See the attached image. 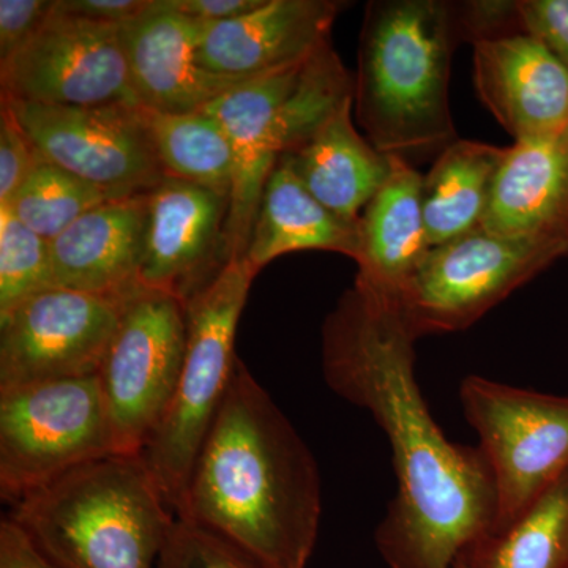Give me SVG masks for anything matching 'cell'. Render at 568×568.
<instances>
[{
	"label": "cell",
	"instance_id": "1",
	"mask_svg": "<svg viewBox=\"0 0 568 568\" xmlns=\"http://www.w3.org/2000/svg\"><path fill=\"white\" fill-rule=\"evenodd\" d=\"M417 338L395 302L354 283L323 324L325 383L386 433L396 495L375 544L387 568H455L495 526V474L480 447L444 435L416 376Z\"/></svg>",
	"mask_w": 568,
	"mask_h": 568
},
{
	"label": "cell",
	"instance_id": "2",
	"mask_svg": "<svg viewBox=\"0 0 568 568\" xmlns=\"http://www.w3.org/2000/svg\"><path fill=\"white\" fill-rule=\"evenodd\" d=\"M321 515L312 450L239 358L175 517L227 538L268 568H306Z\"/></svg>",
	"mask_w": 568,
	"mask_h": 568
},
{
	"label": "cell",
	"instance_id": "3",
	"mask_svg": "<svg viewBox=\"0 0 568 568\" xmlns=\"http://www.w3.org/2000/svg\"><path fill=\"white\" fill-rule=\"evenodd\" d=\"M452 3L375 0L365 9L354 108L366 140L386 155L457 141L450 111Z\"/></svg>",
	"mask_w": 568,
	"mask_h": 568
},
{
	"label": "cell",
	"instance_id": "4",
	"mask_svg": "<svg viewBox=\"0 0 568 568\" xmlns=\"http://www.w3.org/2000/svg\"><path fill=\"white\" fill-rule=\"evenodd\" d=\"M9 517L59 568H156L175 514L141 455H110L29 493Z\"/></svg>",
	"mask_w": 568,
	"mask_h": 568
},
{
	"label": "cell",
	"instance_id": "5",
	"mask_svg": "<svg viewBox=\"0 0 568 568\" xmlns=\"http://www.w3.org/2000/svg\"><path fill=\"white\" fill-rule=\"evenodd\" d=\"M354 78L332 41L306 61L235 85L204 108L230 138L234 183L226 220L231 261L244 260L276 163L304 144L345 100Z\"/></svg>",
	"mask_w": 568,
	"mask_h": 568
},
{
	"label": "cell",
	"instance_id": "6",
	"mask_svg": "<svg viewBox=\"0 0 568 568\" xmlns=\"http://www.w3.org/2000/svg\"><path fill=\"white\" fill-rule=\"evenodd\" d=\"M254 278L244 260L230 261L185 306L181 377L162 424L141 454L175 515L185 504L193 467L233 379L235 332Z\"/></svg>",
	"mask_w": 568,
	"mask_h": 568
},
{
	"label": "cell",
	"instance_id": "7",
	"mask_svg": "<svg viewBox=\"0 0 568 568\" xmlns=\"http://www.w3.org/2000/svg\"><path fill=\"white\" fill-rule=\"evenodd\" d=\"M118 455L99 379L0 390V497L14 503L63 474Z\"/></svg>",
	"mask_w": 568,
	"mask_h": 568
},
{
	"label": "cell",
	"instance_id": "8",
	"mask_svg": "<svg viewBox=\"0 0 568 568\" xmlns=\"http://www.w3.org/2000/svg\"><path fill=\"white\" fill-rule=\"evenodd\" d=\"M568 254V242L511 239L477 227L432 248L394 298L416 338L465 331Z\"/></svg>",
	"mask_w": 568,
	"mask_h": 568
},
{
	"label": "cell",
	"instance_id": "9",
	"mask_svg": "<svg viewBox=\"0 0 568 568\" xmlns=\"http://www.w3.org/2000/svg\"><path fill=\"white\" fill-rule=\"evenodd\" d=\"M185 349L181 301L142 286L123 298L118 331L97 375L118 455H141L162 424Z\"/></svg>",
	"mask_w": 568,
	"mask_h": 568
},
{
	"label": "cell",
	"instance_id": "10",
	"mask_svg": "<svg viewBox=\"0 0 568 568\" xmlns=\"http://www.w3.org/2000/svg\"><path fill=\"white\" fill-rule=\"evenodd\" d=\"M459 399L495 474L497 517L491 529L503 528L568 470V396L469 376Z\"/></svg>",
	"mask_w": 568,
	"mask_h": 568
},
{
	"label": "cell",
	"instance_id": "11",
	"mask_svg": "<svg viewBox=\"0 0 568 568\" xmlns=\"http://www.w3.org/2000/svg\"><path fill=\"white\" fill-rule=\"evenodd\" d=\"M0 102L9 104L40 155L111 200L151 193L166 178L138 104L61 106L7 97Z\"/></svg>",
	"mask_w": 568,
	"mask_h": 568
},
{
	"label": "cell",
	"instance_id": "12",
	"mask_svg": "<svg viewBox=\"0 0 568 568\" xmlns=\"http://www.w3.org/2000/svg\"><path fill=\"white\" fill-rule=\"evenodd\" d=\"M121 302L51 287L0 315V390L99 375Z\"/></svg>",
	"mask_w": 568,
	"mask_h": 568
},
{
	"label": "cell",
	"instance_id": "13",
	"mask_svg": "<svg viewBox=\"0 0 568 568\" xmlns=\"http://www.w3.org/2000/svg\"><path fill=\"white\" fill-rule=\"evenodd\" d=\"M121 28L71 17L54 6L31 43L0 63L2 97L61 106L138 104Z\"/></svg>",
	"mask_w": 568,
	"mask_h": 568
},
{
	"label": "cell",
	"instance_id": "14",
	"mask_svg": "<svg viewBox=\"0 0 568 568\" xmlns=\"http://www.w3.org/2000/svg\"><path fill=\"white\" fill-rule=\"evenodd\" d=\"M230 197L164 178L148 194L140 283L183 306L203 293L231 257L226 245Z\"/></svg>",
	"mask_w": 568,
	"mask_h": 568
},
{
	"label": "cell",
	"instance_id": "15",
	"mask_svg": "<svg viewBox=\"0 0 568 568\" xmlns=\"http://www.w3.org/2000/svg\"><path fill=\"white\" fill-rule=\"evenodd\" d=\"M478 99L515 142L568 132V67L528 33L474 44Z\"/></svg>",
	"mask_w": 568,
	"mask_h": 568
},
{
	"label": "cell",
	"instance_id": "16",
	"mask_svg": "<svg viewBox=\"0 0 568 568\" xmlns=\"http://www.w3.org/2000/svg\"><path fill=\"white\" fill-rule=\"evenodd\" d=\"M345 3L334 0H264L244 17L201 24L197 62L223 77H264L306 61L331 41Z\"/></svg>",
	"mask_w": 568,
	"mask_h": 568
},
{
	"label": "cell",
	"instance_id": "17",
	"mask_svg": "<svg viewBox=\"0 0 568 568\" xmlns=\"http://www.w3.org/2000/svg\"><path fill=\"white\" fill-rule=\"evenodd\" d=\"M200 22L170 0H152L136 20L122 26L123 48L136 102L149 111L192 112L248 80L223 77L197 62Z\"/></svg>",
	"mask_w": 568,
	"mask_h": 568
},
{
	"label": "cell",
	"instance_id": "18",
	"mask_svg": "<svg viewBox=\"0 0 568 568\" xmlns=\"http://www.w3.org/2000/svg\"><path fill=\"white\" fill-rule=\"evenodd\" d=\"M148 194L108 201L50 242L55 287L118 302L141 287Z\"/></svg>",
	"mask_w": 568,
	"mask_h": 568
},
{
	"label": "cell",
	"instance_id": "19",
	"mask_svg": "<svg viewBox=\"0 0 568 568\" xmlns=\"http://www.w3.org/2000/svg\"><path fill=\"white\" fill-rule=\"evenodd\" d=\"M480 227L503 237L568 242V132L508 148Z\"/></svg>",
	"mask_w": 568,
	"mask_h": 568
},
{
	"label": "cell",
	"instance_id": "20",
	"mask_svg": "<svg viewBox=\"0 0 568 568\" xmlns=\"http://www.w3.org/2000/svg\"><path fill=\"white\" fill-rule=\"evenodd\" d=\"M422 179L402 155L361 216L355 282L394 298L432 252L422 211Z\"/></svg>",
	"mask_w": 568,
	"mask_h": 568
},
{
	"label": "cell",
	"instance_id": "21",
	"mask_svg": "<svg viewBox=\"0 0 568 568\" xmlns=\"http://www.w3.org/2000/svg\"><path fill=\"white\" fill-rule=\"evenodd\" d=\"M354 95L345 100L312 136L286 153L294 173L328 211L351 223L390 173V155L377 151L353 121Z\"/></svg>",
	"mask_w": 568,
	"mask_h": 568
},
{
	"label": "cell",
	"instance_id": "22",
	"mask_svg": "<svg viewBox=\"0 0 568 568\" xmlns=\"http://www.w3.org/2000/svg\"><path fill=\"white\" fill-rule=\"evenodd\" d=\"M306 250L345 254L357 261L361 227L328 211L306 190L282 156L265 185L244 261L254 274L276 257Z\"/></svg>",
	"mask_w": 568,
	"mask_h": 568
},
{
	"label": "cell",
	"instance_id": "23",
	"mask_svg": "<svg viewBox=\"0 0 568 568\" xmlns=\"http://www.w3.org/2000/svg\"><path fill=\"white\" fill-rule=\"evenodd\" d=\"M508 148L450 142L422 179V211L432 248L480 227Z\"/></svg>",
	"mask_w": 568,
	"mask_h": 568
},
{
	"label": "cell",
	"instance_id": "24",
	"mask_svg": "<svg viewBox=\"0 0 568 568\" xmlns=\"http://www.w3.org/2000/svg\"><path fill=\"white\" fill-rule=\"evenodd\" d=\"M455 568H568V470L517 518L470 541Z\"/></svg>",
	"mask_w": 568,
	"mask_h": 568
},
{
	"label": "cell",
	"instance_id": "25",
	"mask_svg": "<svg viewBox=\"0 0 568 568\" xmlns=\"http://www.w3.org/2000/svg\"><path fill=\"white\" fill-rule=\"evenodd\" d=\"M144 111L164 175L231 200L234 152L222 123L205 110L156 112L144 108Z\"/></svg>",
	"mask_w": 568,
	"mask_h": 568
},
{
	"label": "cell",
	"instance_id": "26",
	"mask_svg": "<svg viewBox=\"0 0 568 568\" xmlns=\"http://www.w3.org/2000/svg\"><path fill=\"white\" fill-rule=\"evenodd\" d=\"M108 201L106 193L37 152L28 178L7 205L29 230L54 241L85 213Z\"/></svg>",
	"mask_w": 568,
	"mask_h": 568
},
{
	"label": "cell",
	"instance_id": "27",
	"mask_svg": "<svg viewBox=\"0 0 568 568\" xmlns=\"http://www.w3.org/2000/svg\"><path fill=\"white\" fill-rule=\"evenodd\" d=\"M55 287L51 244L0 205V315Z\"/></svg>",
	"mask_w": 568,
	"mask_h": 568
},
{
	"label": "cell",
	"instance_id": "28",
	"mask_svg": "<svg viewBox=\"0 0 568 568\" xmlns=\"http://www.w3.org/2000/svg\"><path fill=\"white\" fill-rule=\"evenodd\" d=\"M156 568H268L213 530L175 517Z\"/></svg>",
	"mask_w": 568,
	"mask_h": 568
},
{
	"label": "cell",
	"instance_id": "29",
	"mask_svg": "<svg viewBox=\"0 0 568 568\" xmlns=\"http://www.w3.org/2000/svg\"><path fill=\"white\" fill-rule=\"evenodd\" d=\"M452 9L457 36L465 37L473 44L525 33L519 20L518 2L476 0L459 3V7L452 3Z\"/></svg>",
	"mask_w": 568,
	"mask_h": 568
},
{
	"label": "cell",
	"instance_id": "30",
	"mask_svg": "<svg viewBox=\"0 0 568 568\" xmlns=\"http://www.w3.org/2000/svg\"><path fill=\"white\" fill-rule=\"evenodd\" d=\"M37 151L9 104L0 106V205H9L28 178Z\"/></svg>",
	"mask_w": 568,
	"mask_h": 568
},
{
	"label": "cell",
	"instance_id": "31",
	"mask_svg": "<svg viewBox=\"0 0 568 568\" xmlns=\"http://www.w3.org/2000/svg\"><path fill=\"white\" fill-rule=\"evenodd\" d=\"M55 0H0V63L31 43L54 11Z\"/></svg>",
	"mask_w": 568,
	"mask_h": 568
},
{
	"label": "cell",
	"instance_id": "32",
	"mask_svg": "<svg viewBox=\"0 0 568 568\" xmlns=\"http://www.w3.org/2000/svg\"><path fill=\"white\" fill-rule=\"evenodd\" d=\"M518 11L523 32L568 67V0H519Z\"/></svg>",
	"mask_w": 568,
	"mask_h": 568
},
{
	"label": "cell",
	"instance_id": "33",
	"mask_svg": "<svg viewBox=\"0 0 568 568\" xmlns=\"http://www.w3.org/2000/svg\"><path fill=\"white\" fill-rule=\"evenodd\" d=\"M152 0H55L62 13L102 24L125 26L151 7Z\"/></svg>",
	"mask_w": 568,
	"mask_h": 568
},
{
	"label": "cell",
	"instance_id": "34",
	"mask_svg": "<svg viewBox=\"0 0 568 568\" xmlns=\"http://www.w3.org/2000/svg\"><path fill=\"white\" fill-rule=\"evenodd\" d=\"M0 568H59L7 515L0 521Z\"/></svg>",
	"mask_w": 568,
	"mask_h": 568
},
{
	"label": "cell",
	"instance_id": "35",
	"mask_svg": "<svg viewBox=\"0 0 568 568\" xmlns=\"http://www.w3.org/2000/svg\"><path fill=\"white\" fill-rule=\"evenodd\" d=\"M175 10L200 24H216L244 17L264 0H170Z\"/></svg>",
	"mask_w": 568,
	"mask_h": 568
}]
</instances>
